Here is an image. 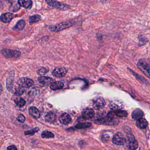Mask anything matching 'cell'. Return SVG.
I'll use <instances>...</instances> for the list:
<instances>
[{"mask_svg": "<svg viewBox=\"0 0 150 150\" xmlns=\"http://www.w3.org/2000/svg\"><path fill=\"white\" fill-rule=\"evenodd\" d=\"M14 18V16L13 14L9 12L4 13L1 15L0 17V20L3 23H10Z\"/></svg>", "mask_w": 150, "mask_h": 150, "instance_id": "13", "label": "cell"}, {"mask_svg": "<svg viewBox=\"0 0 150 150\" xmlns=\"http://www.w3.org/2000/svg\"><path fill=\"white\" fill-rule=\"evenodd\" d=\"M56 115L53 112H50L48 113L45 116V120L47 122L52 123L55 121Z\"/></svg>", "mask_w": 150, "mask_h": 150, "instance_id": "22", "label": "cell"}, {"mask_svg": "<svg viewBox=\"0 0 150 150\" xmlns=\"http://www.w3.org/2000/svg\"><path fill=\"white\" fill-rule=\"evenodd\" d=\"M96 123L97 124H102V125L114 126L119 124V120L114 118V117L107 116V117L101 118L97 120Z\"/></svg>", "mask_w": 150, "mask_h": 150, "instance_id": "5", "label": "cell"}, {"mask_svg": "<svg viewBox=\"0 0 150 150\" xmlns=\"http://www.w3.org/2000/svg\"><path fill=\"white\" fill-rule=\"evenodd\" d=\"M105 105V101L102 97H98L92 100V106L96 110H99L104 108Z\"/></svg>", "mask_w": 150, "mask_h": 150, "instance_id": "9", "label": "cell"}, {"mask_svg": "<svg viewBox=\"0 0 150 150\" xmlns=\"http://www.w3.org/2000/svg\"><path fill=\"white\" fill-rule=\"evenodd\" d=\"M41 137L43 138H53L54 135L52 132L45 130L41 133Z\"/></svg>", "mask_w": 150, "mask_h": 150, "instance_id": "26", "label": "cell"}, {"mask_svg": "<svg viewBox=\"0 0 150 150\" xmlns=\"http://www.w3.org/2000/svg\"><path fill=\"white\" fill-rule=\"evenodd\" d=\"M64 87V84L62 82L60 81H56L53 82L50 86V89L52 90L55 91V90H59L62 89Z\"/></svg>", "mask_w": 150, "mask_h": 150, "instance_id": "21", "label": "cell"}, {"mask_svg": "<svg viewBox=\"0 0 150 150\" xmlns=\"http://www.w3.org/2000/svg\"><path fill=\"white\" fill-rule=\"evenodd\" d=\"M59 121L63 125H68L72 121V119L68 114L64 113L59 118Z\"/></svg>", "mask_w": 150, "mask_h": 150, "instance_id": "12", "label": "cell"}, {"mask_svg": "<svg viewBox=\"0 0 150 150\" xmlns=\"http://www.w3.org/2000/svg\"><path fill=\"white\" fill-rule=\"evenodd\" d=\"M68 70L65 68L58 67L54 69L52 74L56 78H61L64 77L68 73Z\"/></svg>", "mask_w": 150, "mask_h": 150, "instance_id": "10", "label": "cell"}, {"mask_svg": "<svg viewBox=\"0 0 150 150\" xmlns=\"http://www.w3.org/2000/svg\"><path fill=\"white\" fill-rule=\"evenodd\" d=\"M91 123L89 122H84V123H80L76 125L75 128L78 129H82L87 128L91 127Z\"/></svg>", "mask_w": 150, "mask_h": 150, "instance_id": "27", "label": "cell"}, {"mask_svg": "<svg viewBox=\"0 0 150 150\" xmlns=\"http://www.w3.org/2000/svg\"><path fill=\"white\" fill-rule=\"evenodd\" d=\"M24 92V90L23 87L19 86L16 87L14 90V93L15 95L17 96H20L22 95Z\"/></svg>", "mask_w": 150, "mask_h": 150, "instance_id": "28", "label": "cell"}, {"mask_svg": "<svg viewBox=\"0 0 150 150\" xmlns=\"http://www.w3.org/2000/svg\"><path fill=\"white\" fill-rule=\"evenodd\" d=\"M38 80L40 83L43 85H48L53 83V79L51 78L46 76H40L38 78Z\"/></svg>", "mask_w": 150, "mask_h": 150, "instance_id": "19", "label": "cell"}, {"mask_svg": "<svg viewBox=\"0 0 150 150\" xmlns=\"http://www.w3.org/2000/svg\"><path fill=\"white\" fill-rule=\"evenodd\" d=\"M144 116V112L141 109L137 108L134 110L132 112V117L134 120H138L142 118Z\"/></svg>", "mask_w": 150, "mask_h": 150, "instance_id": "16", "label": "cell"}, {"mask_svg": "<svg viewBox=\"0 0 150 150\" xmlns=\"http://www.w3.org/2000/svg\"><path fill=\"white\" fill-rule=\"evenodd\" d=\"M46 3L51 7L60 10H66L68 6L67 4L60 2L56 0H45Z\"/></svg>", "mask_w": 150, "mask_h": 150, "instance_id": "7", "label": "cell"}, {"mask_svg": "<svg viewBox=\"0 0 150 150\" xmlns=\"http://www.w3.org/2000/svg\"><path fill=\"white\" fill-rule=\"evenodd\" d=\"M41 19V16L39 15H35L31 16L29 18V23L30 24H33L39 22Z\"/></svg>", "mask_w": 150, "mask_h": 150, "instance_id": "24", "label": "cell"}, {"mask_svg": "<svg viewBox=\"0 0 150 150\" xmlns=\"http://www.w3.org/2000/svg\"><path fill=\"white\" fill-rule=\"evenodd\" d=\"M112 141L114 144L119 145V146H122L126 144V137L121 132H117L114 135Z\"/></svg>", "mask_w": 150, "mask_h": 150, "instance_id": "6", "label": "cell"}, {"mask_svg": "<svg viewBox=\"0 0 150 150\" xmlns=\"http://www.w3.org/2000/svg\"><path fill=\"white\" fill-rule=\"evenodd\" d=\"M17 83L23 88H29L34 85V81L28 78L22 77L18 79Z\"/></svg>", "mask_w": 150, "mask_h": 150, "instance_id": "8", "label": "cell"}, {"mask_svg": "<svg viewBox=\"0 0 150 150\" xmlns=\"http://www.w3.org/2000/svg\"><path fill=\"white\" fill-rule=\"evenodd\" d=\"M138 69L150 78V62L148 59H141L137 63Z\"/></svg>", "mask_w": 150, "mask_h": 150, "instance_id": "1", "label": "cell"}, {"mask_svg": "<svg viewBox=\"0 0 150 150\" xmlns=\"http://www.w3.org/2000/svg\"><path fill=\"white\" fill-rule=\"evenodd\" d=\"M95 113L94 110L90 108H87L83 110L82 116L85 120H90L94 117Z\"/></svg>", "mask_w": 150, "mask_h": 150, "instance_id": "11", "label": "cell"}, {"mask_svg": "<svg viewBox=\"0 0 150 150\" xmlns=\"http://www.w3.org/2000/svg\"><path fill=\"white\" fill-rule=\"evenodd\" d=\"M7 150H18L15 145H11L7 148Z\"/></svg>", "mask_w": 150, "mask_h": 150, "instance_id": "32", "label": "cell"}, {"mask_svg": "<svg viewBox=\"0 0 150 150\" xmlns=\"http://www.w3.org/2000/svg\"><path fill=\"white\" fill-rule=\"evenodd\" d=\"M136 127L140 129H145L149 125V122L145 119L141 118L137 120L136 123Z\"/></svg>", "mask_w": 150, "mask_h": 150, "instance_id": "18", "label": "cell"}, {"mask_svg": "<svg viewBox=\"0 0 150 150\" xmlns=\"http://www.w3.org/2000/svg\"><path fill=\"white\" fill-rule=\"evenodd\" d=\"M48 72V70L46 69L44 67H40L37 70V73L38 74L40 75V76H43L45 75Z\"/></svg>", "mask_w": 150, "mask_h": 150, "instance_id": "30", "label": "cell"}, {"mask_svg": "<svg viewBox=\"0 0 150 150\" xmlns=\"http://www.w3.org/2000/svg\"><path fill=\"white\" fill-rule=\"evenodd\" d=\"M15 104L19 107H22L25 105L26 101L23 99L21 98H16L14 100Z\"/></svg>", "mask_w": 150, "mask_h": 150, "instance_id": "25", "label": "cell"}, {"mask_svg": "<svg viewBox=\"0 0 150 150\" xmlns=\"http://www.w3.org/2000/svg\"><path fill=\"white\" fill-rule=\"evenodd\" d=\"M39 129L38 128H35L33 129L28 131H25L24 132V134L26 135L33 136L36 133L39 131Z\"/></svg>", "mask_w": 150, "mask_h": 150, "instance_id": "29", "label": "cell"}, {"mask_svg": "<svg viewBox=\"0 0 150 150\" xmlns=\"http://www.w3.org/2000/svg\"><path fill=\"white\" fill-rule=\"evenodd\" d=\"M72 25H73L72 23L68 21V22H63L56 25H50L48 27V29L51 31L58 32L63 30L65 29H68L72 26Z\"/></svg>", "mask_w": 150, "mask_h": 150, "instance_id": "4", "label": "cell"}, {"mask_svg": "<svg viewBox=\"0 0 150 150\" xmlns=\"http://www.w3.org/2000/svg\"><path fill=\"white\" fill-rule=\"evenodd\" d=\"M114 115L116 117L119 118H125L127 116L128 114L127 111L125 110L118 109V110L114 111Z\"/></svg>", "mask_w": 150, "mask_h": 150, "instance_id": "20", "label": "cell"}, {"mask_svg": "<svg viewBox=\"0 0 150 150\" xmlns=\"http://www.w3.org/2000/svg\"><path fill=\"white\" fill-rule=\"evenodd\" d=\"M29 113L31 116L35 119H38L40 116V113L37 108L31 107L29 109Z\"/></svg>", "mask_w": 150, "mask_h": 150, "instance_id": "17", "label": "cell"}, {"mask_svg": "<svg viewBox=\"0 0 150 150\" xmlns=\"http://www.w3.org/2000/svg\"><path fill=\"white\" fill-rule=\"evenodd\" d=\"M10 74L7 78L6 81L7 90L9 91H12L13 89L14 77V72H11Z\"/></svg>", "mask_w": 150, "mask_h": 150, "instance_id": "15", "label": "cell"}, {"mask_svg": "<svg viewBox=\"0 0 150 150\" xmlns=\"http://www.w3.org/2000/svg\"><path fill=\"white\" fill-rule=\"evenodd\" d=\"M25 25L26 23L24 20L21 19L17 23L16 25L13 28V29L16 30H22L24 28Z\"/></svg>", "mask_w": 150, "mask_h": 150, "instance_id": "23", "label": "cell"}, {"mask_svg": "<svg viewBox=\"0 0 150 150\" xmlns=\"http://www.w3.org/2000/svg\"><path fill=\"white\" fill-rule=\"evenodd\" d=\"M18 3L19 6L26 9L31 8L33 5V2L31 0H18Z\"/></svg>", "mask_w": 150, "mask_h": 150, "instance_id": "14", "label": "cell"}, {"mask_svg": "<svg viewBox=\"0 0 150 150\" xmlns=\"http://www.w3.org/2000/svg\"><path fill=\"white\" fill-rule=\"evenodd\" d=\"M127 147L129 150H136L138 148V144L131 133H127L126 138Z\"/></svg>", "mask_w": 150, "mask_h": 150, "instance_id": "2", "label": "cell"}, {"mask_svg": "<svg viewBox=\"0 0 150 150\" xmlns=\"http://www.w3.org/2000/svg\"><path fill=\"white\" fill-rule=\"evenodd\" d=\"M17 120L19 122L23 123L25 121L26 118L23 115L21 114L18 115V116L17 117Z\"/></svg>", "mask_w": 150, "mask_h": 150, "instance_id": "31", "label": "cell"}, {"mask_svg": "<svg viewBox=\"0 0 150 150\" xmlns=\"http://www.w3.org/2000/svg\"><path fill=\"white\" fill-rule=\"evenodd\" d=\"M2 55L7 59H18L21 56V53L16 50H10L9 49H3L1 51Z\"/></svg>", "mask_w": 150, "mask_h": 150, "instance_id": "3", "label": "cell"}, {"mask_svg": "<svg viewBox=\"0 0 150 150\" xmlns=\"http://www.w3.org/2000/svg\"><path fill=\"white\" fill-rule=\"evenodd\" d=\"M7 1H10V0H7Z\"/></svg>", "mask_w": 150, "mask_h": 150, "instance_id": "33", "label": "cell"}]
</instances>
